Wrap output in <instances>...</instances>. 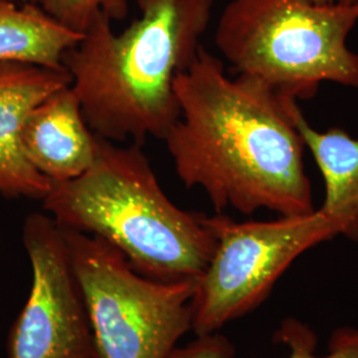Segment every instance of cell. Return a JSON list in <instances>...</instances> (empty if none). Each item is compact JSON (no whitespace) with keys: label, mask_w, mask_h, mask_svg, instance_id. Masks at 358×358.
Listing matches in <instances>:
<instances>
[{"label":"cell","mask_w":358,"mask_h":358,"mask_svg":"<svg viewBox=\"0 0 358 358\" xmlns=\"http://www.w3.org/2000/svg\"><path fill=\"white\" fill-rule=\"evenodd\" d=\"M179 117L164 138L179 180L205 192L217 213L316 210L294 124L297 100L254 77H230L201 47L174 83Z\"/></svg>","instance_id":"6da1fadb"},{"label":"cell","mask_w":358,"mask_h":358,"mask_svg":"<svg viewBox=\"0 0 358 358\" xmlns=\"http://www.w3.org/2000/svg\"><path fill=\"white\" fill-rule=\"evenodd\" d=\"M140 17L121 34L99 15L65 53L83 115L101 138L164 140L179 117L174 83L201 50L214 0H137Z\"/></svg>","instance_id":"7a4b0ae2"},{"label":"cell","mask_w":358,"mask_h":358,"mask_svg":"<svg viewBox=\"0 0 358 358\" xmlns=\"http://www.w3.org/2000/svg\"><path fill=\"white\" fill-rule=\"evenodd\" d=\"M41 202L60 229L101 238L154 280L198 279L217 247L205 214L173 203L140 143L99 137L93 165Z\"/></svg>","instance_id":"3957f363"},{"label":"cell","mask_w":358,"mask_h":358,"mask_svg":"<svg viewBox=\"0 0 358 358\" xmlns=\"http://www.w3.org/2000/svg\"><path fill=\"white\" fill-rule=\"evenodd\" d=\"M357 23L358 0H230L215 45L238 75L297 101L310 100L322 83L358 90V53L348 45Z\"/></svg>","instance_id":"277c9868"},{"label":"cell","mask_w":358,"mask_h":358,"mask_svg":"<svg viewBox=\"0 0 358 358\" xmlns=\"http://www.w3.org/2000/svg\"><path fill=\"white\" fill-rule=\"evenodd\" d=\"M63 234L100 358L170 357L192 331L196 279L154 280L101 238Z\"/></svg>","instance_id":"5b68a950"},{"label":"cell","mask_w":358,"mask_h":358,"mask_svg":"<svg viewBox=\"0 0 358 358\" xmlns=\"http://www.w3.org/2000/svg\"><path fill=\"white\" fill-rule=\"evenodd\" d=\"M217 241L215 251L195 280L192 332L217 333L260 307L294 262L310 248L340 236L322 210L273 220L203 215Z\"/></svg>","instance_id":"8992f818"},{"label":"cell","mask_w":358,"mask_h":358,"mask_svg":"<svg viewBox=\"0 0 358 358\" xmlns=\"http://www.w3.org/2000/svg\"><path fill=\"white\" fill-rule=\"evenodd\" d=\"M32 285L7 341L8 358H100L63 230L48 214L26 217Z\"/></svg>","instance_id":"52a82bcc"},{"label":"cell","mask_w":358,"mask_h":358,"mask_svg":"<svg viewBox=\"0 0 358 358\" xmlns=\"http://www.w3.org/2000/svg\"><path fill=\"white\" fill-rule=\"evenodd\" d=\"M71 85L66 71L0 62V195L43 201L51 180L29 164L20 133L28 113L55 90Z\"/></svg>","instance_id":"ba28073f"},{"label":"cell","mask_w":358,"mask_h":358,"mask_svg":"<svg viewBox=\"0 0 358 358\" xmlns=\"http://www.w3.org/2000/svg\"><path fill=\"white\" fill-rule=\"evenodd\" d=\"M20 140L29 164L51 183L83 176L99 145L71 85L55 90L28 113Z\"/></svg>","instance_id":"9c48e42d"},{"label":"cell","mask_w":358,"mask_h":358,"mask_svg":"<svg viewBox=\"0 0 358 358\" xmlns=\"http://www.w3.org/2000/svg\"><path fill=\"white\" fill-rule=\"evenodd\" d=\"M294 124L324 179L325 196L319 208L337 223L340 236L358 242V138L341 129L320 131L310 127L300 106Z\"/></svg>","instance_id":"30bf717a"},{"label":"cell","mask_w":358,"mask_h":358,"mask_svg":"<svg viewBox=\"0 0 358 358\" xmlns=\"http://www.w3.org/2000/svg\"><path fill=\"white\" fill-rule=\"evenodd\" d=\"M83 35L56 22L38 4L0 0V62L38 65L66 71L64 56Z\"/></svg>","instance_id":"8fae6325"},{"label":"cell","mask_w":358,"mask_h":358,"mask_svg":"<svg viewBox=\"0 0 358 358\" xmlns=\"http://www.w3.org/2000/svg\"><path fill=\"white\" fill-rule=\"evenodd\" d=\"M275 340L288 346V358H358V328L345 327L333 333L328 353L317 355V337L303 322L287 319ZM232 346L220 334L196 336L187 345L177 346L169 358H231Z\"/></svg>","instance_id":"7c38bea8"},{"label":"cell","mask_w":358,"mask_h":358,"mask_svg":"<svg viewBox=\"0 0 358 358\" xmlns=\"http://www.w3.org/2000/svg\"><path fill=\"white\" fill-rule=\"evenodd\" d=\"M32 3L62 26L80 35L99 15L115 22L124 20L129 13V0H32Z\"/></svg>","instance_id":"4fadbf2b"},{"label":"cell","mask_w":358,"mask_h":358,"mask_svg":"<svg viewBox=\"0 0 358 358\" xmlns=\"http://www.w3.org/2000/svg\"><path fill=\"white\" fill-rule=\"evenodd\" d=\"M317 4H336V3H355L357 0H312Z\"/></svg>","instance_id":"5bb4252c"},{"label":"cell","mask_w":358,"mask_h":358,"mask_svg":"<svg viewBox=\"0 0 358 358\" xmlns=\"http://www.w3.org/2000/svg\"><path fill=\"white\" fill-rule=\"evenodd\" d=\"M27 1H31V3H32V0H27Z\"/></svg>","instance_id":"9a60e30c"}]
</instances>
